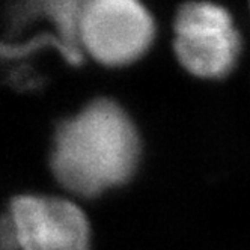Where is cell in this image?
I'll use <instances>...</instances> for the list:
<instances>
[{
	"label": "cell",
	"instance_id": "cell-1",
	"mask_svg": "<svg viewBox=\"0 0 250 250\" xmlns=\"http://www.w3.org/2000/svg\"><path fill=\"white\" fill-rule=\"evenodd\" d=\"M139 152V136L127 113L115 101L95 100L58 127L51 170L66 190L97 196L128 180Z\"/></svg>",
	"mask_w": 250,
	"mask_h": 250
},
{
	"label": "cell",
	"instance_id": "cell-2",
	"mask_svg": "<svg viewBox=\"0 0 250 250\" xmlns=\"http://www.w3.org/2000/svg\"><path fill=\"white\" fill-rule=\"evenodd\" d=\"M76 38L100 63L121 66L140 58L151 45L154 21L139 0H86Z\"/></svg>",
	"mask_w": 250,
	"mask_h": 250
},
{
	"label": "cell",
	"instance_id": "cell-3",
	"mask_svg": "<svg viewBox=\"0 0 250 250\" xmlns=\"http://www.w3.org/2000/svg\"><path fill=\"white\" fill-rule=\"evenodd\" d=\"M173 51L190 74L219 79L234 66L240 37L229 12L211 2H188L173 21Z\"/></svg>",
	"mask_w": 250,
	"mask_h": 250
},
{
	"label": "cell",
	"instance_id": "cell-4",
	"mask_svg": "<svg viewBox=\"0 0 250 250\" xmlns=\"http://www.w3.org/2000/svg\"><path fill=\"white\" fill-rule=\"evenodd\" d=\"M8 214L20 250H56L47 198L17 196L11 201Z\"/></svg>",
	"mask_w": 250,
	"mask_h": 250
},
{
	"label": "cell",
	"instance_id": "cell-5",
	"mask_svg": "<svg viewBox=\"0 0 250 250\" xmlns=\"http://www.w3.org/2000/svg\"><path fill=\"white\" fill-rule=\"evenodd\" d=\"M55 229L56 250H89L91 229L83 209L74 202L47 198Z\"/></svg>",
	"mask_w": 250,
	"mask_h": 250
},
{
	"label": "cell",
	"instance_id": "cell-6",
	"mask_svg": "<svg viewBox=\"0 0 250 250\" xmlns=\"http://www.w3.org/2000/svg\"><path fill=\"white\" fill-rule=\"evenodd\" d=\"M2 250H19V243H17L15 230L9 219V214H6L2 222Z\"/></svg>",
	"mask_w": 250,
	"mask_h": 250
}]
</instances>
